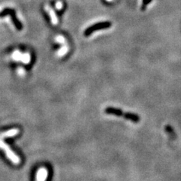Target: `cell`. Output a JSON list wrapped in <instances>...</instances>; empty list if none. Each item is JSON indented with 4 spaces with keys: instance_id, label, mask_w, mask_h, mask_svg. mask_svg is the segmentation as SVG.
Wrapping results in <instances>:
<instances>
[{
    "instance_id": "8992f818",
    "label": "cell",
    "mask_w": 181,
    "mask_h": 181,
    "mask_svg": "<svg viewBox=\"0 0 181 181\" xmlns=\"http://www.w3.org/2000/svg\"><path fill=\"white\" fill-rule=\"evenodd\" d=\"M152 1V0H143V2H142V5H141V8H140V10H141V11L146 10V8H147V5Z\"/></svg>"
},
{
    "instance_id": "5b68a950",
    "label": "cell",
    "mask_w": 181,
    "mask_h": 181,
    "mask_svg": "<svg viewBox=\"0 0 181 181\" xmlns=\"http://www.w3.org/2000/svg\"><path fill=\"white\" fill-rule=\"evenodd\" d=\"M9 15H10L11 17V21H12V22H13L14 27H16L18 30H22L23 29L22 24H21V21L18 20V18H17L16 13H15V11L14 10V9H11V12H10V14Z\"/></svg>"
},
{
    "instance_id": "277c9868",
    "label": "cell",
    "mask_w": 181,
    "mask_h": 181,
    "mask_svg": "<svg viewBox=\"0 0 181 181\" xmlns=\"http://www.w3.org/2000/svg\"><path fill=\"white\" fill-rule=\"evenodd\" d=\"M48 176V170L47 167H40L36 173L35 181H46Z\"/></svg>"
},
{
    "instance_id": "7a4b0ae2",
    "label": "cell",
    "mask_w": 181,
    "mask_h": 181,
    "mask_svg": "<svg viewBox=\"0 0 181 181\" xmlns=\"http://www.w3.org/2000/svg\"><path fill=\"white\" fill-rule=\"evenodd\" d=\"M106 113H108V114H112L114 115V116H123V117L126 118V119H130L132 122H137L140 120V117L137 116L136 114H132V113H123L122 110H118L116 108H112V107H107L106 109Z\"/></svg>"
},
{
    "instance_id": "3957f363",
    "label": "cell",
    "mask_w": 181,
    "mask_h": 181,
    "mask_svg": "<svg viewBox=\"0 0 181 181\" xmlns=\"http://www.w3.org/2000/svg\"><path fill=\"white\" fill-rule=\"evenodd\" d=\"M111 27V23L109 21H105V22H100L97 23V24H94L93 26H91L88 28L86 29V30L84 31V35L85 36H90L91 34L94 33L95 31H97L99 30H102V29H106L109 27Z\"/></svg>"
},
{
    "instance_id": "6da1fadb",
    "label": "cell",
    "mask_w": 181,
    "mask_h": 181,
    "mask_svg": "<svg viewBox=\"0 0 181 181\" xmlns=\"http://www.w3.org/2000/svg\"><path fill=\"white\" fill-rule=\"evenodd\" d=\"M20 133L19 128H11L8 131L2 132L0 134V149H2L3 152L5 154V156L12 164L15 165H18L21 164V158L14 152L11 148L8 146V143L4 141V139L8 138V137H13L14 136L17 135Z\"/></svg>"
}]
</instances>
